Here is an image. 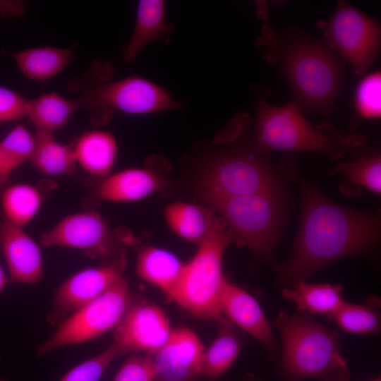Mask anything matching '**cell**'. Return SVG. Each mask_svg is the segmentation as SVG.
<instances>
[{"label":"cell","instance_id":"8992f818","mask_svg":"<svg viewBox=\"0 0 381 381\" xmlns=\"http://www.w3.org/2000/svg\"><path fill=\"white\" fill-rule=\"evenodd\" d=\"M271 152L252 144L217 154L199 179L201 198L210 205L228 198L282 187Z\"/></svg>","mask_w":381,"mask_h":381},{"label":"cell","instance_id":"4fadbf2b","mask_svg":"<svg viewBox=\"0 0 381 381\" xmlns=\"http://www.w3.org/2000/svg\"><path fill=\"white\" fill-rule=\"evenodd\" d=\"M173 330L169 318L159 306L133 300L114 329L113 342L125 354H150L167 342Z\"/></svg>","mask_w":381,"mask_h":381},{"label":"cell","instance_id":"e575fe53","mask_svg":"<svg viewBox=\"0 0 381 381\" xmlns=\"http://www.w3.org/2000/svg\"><path fill=\"white\" fill-rule=\"evenodd\" d=\"M8 282V277H7L5 271L0 265V292L4 290Z\"/></svg>","mask_w":381,"mask_h":381},{"label":"cell","instance_id":"5b68a950","mask_svg":"<svg viewBox=\"0 0 381 381\" xmlns=\"http://www.w3.org/2000/svg\"><path fill=\"white\" fill-rule=\"evenodd\" d=\"M236 241L232 230L217 217L208 236L184 264L169 298L195 317L216 320L221 317V296L227 280L223 273V258L227 247Z\"/></svg>","mask_w":381,"mask_h":381},{"label":"cell","instance_id":"ac0fdd59","mask_svg":"<svg viewBox=\"0 0 381 381\" xmlns=\"http://www.w3.org/2000/svg\"><path fill=\"white\" fill-rule=\"evenodd\" d=\"M171 33V27L166 18L164 1H140L132 34L123 52V62L133 61L142 50L152 42L162 40L167 41Z\"/></svg>","mask_w":381,"mask_h":381},{"label":"cell","instance_id":"74e56055","mask_svg":"<svg viewBox=\"0 0 381 381\" xmlns=\"http://www.w3.org/2000/svg\"><path fill=\"white\" fill-rule=\"evenodd\" d=\"M0 381H4V380H0Z\"/></svg>","mask_w":381,"mask_h":381},{"label":"cell","instance_id":"ffe728a7","mask_svg":"<svg viewBox=\"0 0 381 381\" xmlns=\"http://www.w3.org/2000/svg\"><path fill=\"white\" fill-rule=\"evenodd\" d=\"M184 264L166 249L146 246L138 253L135 272L141 279L159 288L170 297L179 281Z\"/></svg>","mask_w":381,"mask_h":381},{"label":"cell","instance_id":"7402d4cb","mask_svg":"<svg viewBox=\"0 0 381 381\" xmlns=\"http://www.w3.org/2000/svg\"><path fill=\"white\" fill-rule=\"evenodd\" d=\"M78 109L76 99H69L56 92H47L28 99L26 117L33 123L36 137L53 136Z\"/></svg>","mask_w":381,"mask_h":381},{"label":"cell","instance_id":"2e32d148","mask_svg":"<svg viewBox=\"0 0 381 381\" xmlns=\"http://www.w3.org/2000/svg\"><path fill=\"white\" fill-rule=\"evenodd\" d=\"M221 315L241 328L271 354L277 350L271 326L260 305L249 292L226 280L220 300Z\"/></svg>","mask_w":381,"mask_h":381},{"label":"cell","instance_id":"4316f807","mask_svg":"<svg viewBox=\"0 0 381 381\" xmlns=\"http://www.w3.org/2000/svg\"><path fill=\"white\" fill-rule=\"evenodd\" d=\"M0 203L5 221L23 228L38 213L42 204V195L32 185L15 183L4 188Z\"/></svg>","mask_w":381,"mask_h":381},{"label":"cell","instance_id":"d4e9b609","mask_svg":"<svg viewBox=\"0 0 381 381\" xmlns=\"http://www.w3.org/2000/svg\"><path fill=\"white\" fill-rule=\"evenodd\" d=\"M218 321V334L207 350L202 363V374L209 379L224 375L236 360L241 349V341L234 327L222 316Z\"/></svg>","mask_w":381,"mask_h":381},{"label":"cell","instance_id":"8d00e7d4","mask_svg":"<svg viewBox=\"0 0 381 381\" xmlns=\"http://www.w3.org/2000/svg\"><path fill=\"white\" fill-rule=\"evenodd\" d=\"M371 381H380V378H377V379H375V380H371Z\"/></svg>","mask_w":381,"mask_h":381},{"label":"cell","instance_id":"52a82bcc","mask_svg":"<svg viewBox=\"0 0 381 381\" xmlns=\"http://www.w3.org/2000/svg\"><path fill=\"white\" fill-rule=\"evenodd\" d=\"M282 187L210 204L237 238L256 255L272 260L286 214Z\"/></svg>","mask_w":381,"mask_h":381},{"label":"cell","instance_id":"6da1fadb","mask_svg":"<svg viewBox=\"0 0 381 381\" xmlns=\"http://www.w3.org/2000/svg\"><path fill=\"white\" fill-rule=\"evenodd\" d=\"M300 224L291 255L277 267L284 287L308 282L318 271L340 259L366 254L378 243L380 216L342 206L315 184L298 181Z\"/></svg>","mask_w":381,"mask_h":381},{"label":"cell","instance_id":"3957f363","mask_svg":"<svg viewBox=\"0 0 381 381\" xmlns=\"http://www.w3.org/2000/svg\"><path fill=\"white\" fill-rule=\"evenodd\" d=\"M255 107L254 138L270 152H315L337 159L367 143L364 135H345L329 123L310 124L294 101L278 107L259 95Z\"/></svg>","mask_w":381,"mask_h":381},{"label":"cell","instance_id":"f1b7e54d","mask_svg":"<svg viewBox=\"0 0 381 381\" xmlns=\"http://www.w3.org/2000/svg\"><path fill=\"white\" fill-rule=\"evenodd\" d=\"M36 138L37 146L30 161L39 171L47 176L74 173L77 164L73 147L56 142L54 136Z\"/></svg>","mask_w":381,"mask_h":381},{"label":"cell","instance_id":"9c48e42d","mask_svg":"<svg viewBox=\"0 0 381 381\" xmlns=\"http://www.w3.org/2000/svg\"><path fill=\"white\" fill-rule=\"evenodd\" d=\"M133 300L123 277L100 296L60 323L54 334L37 347V354L42 356L57 349L85 343L115 329Z\"/></svg>","mask_w":381,"mask_h":381},{"label":"cell","instance_id":"1f68e13d","mask_svg":"<svg viewBox=\"0 0 381 381\" xmlns=\"http://www.w3.org/2000/svg\"><path fill=\"white\" fill-rule=\"evenodd\" d=\"M381 73L375 71L358 84L355 92V110L361 119H377L381 115Z\"/></svg>","mask_w":381,"mask_h":381},{"label":"cell","instance_id":"7c38bea8","mask_svg":"<svg viewBox=\"0 0 381 381\" xmlns=\"http://www.w3.org/2000/svg\"><path fill=\"white\" fill-rule=\"evenodd\" d=\"M125 265L123 254L69 277L55 291L48 322L57 327L72 313L100 296L124 277Z\"/></svg>","mask_w":381,"mask_h":381},{"label":"cell","instance_id":"484cf974","mask_svg":"<svg viewBox=\"0 0 381 381\" xmlns=\"http://www.w3.org/2000/svg\"><path fill=\"white\" fill-rule=\"evenodd\" d=\"M354 156L346 162L339 163L333 172L341 174L346 183L353 184L376 194L381 192V157L377 146L367 143L351 152Z\"/></svg>","mask_w":381,"mask_h":381},{"label":"cell","instance_id":"44dd1931","mask_svg":"<svg viewBox=\"0 0 381 381\" xmlns=\"http://www.w3.org/2000/svg\"><path fill=\"white\" fill-rule=\"evenodd\" d=\"M339 284H309L301 282L284 287L282 296L292 301L298 312L312 315H325L330 320L346 301Z\"/></svg>","mask_w":381,"mask_h":381},{"label":"cell","instance_id":"277c9868","mask_svg":"<svg viewBox=\"0 0 381 381\" xmlns=\"http://www.w3.org/2000/svg\"><path fill=\"white\" fill-rule=\"evenodd\" d=\"M282 340L281 366L291 379L348 381L346 359L341 353L340 334L312 316L281 311L273 322Z\"/></svg>","mask_w":381,"mask_h":381},{"label":"cell","instance_id":"9a60e30c","mask_svg":"<svg viewBox=\"0 0 381 381\" xmlns=\"http://www.w3.org/2000/svg\"><path fill=\"white\" fill-rule=\"evenodd\" d=\"M0 249L4 257L9 282L34 284L44 273L39 245L23 229L4 221L0 225Z\"/></svg>","mask_w":381,"mask_h":381},{"label":"cell","instance_id":"d590c367","mask_svg":"<svg viewBox=\"0 0 381 381\" xmlns=\"http://www.w3.org/2000/svg\"><path fill=\"white\" fill-rule=\"evenodd\" d=\"M6 178L7 176L5 173L3 155L0 147V182L4 181L6 179Z\"/></svg>","mask_w":381,"mask_h":381},{"label":"cell","instance_id":"7a4b0ae2","mask_svg":"<svg viewBox=\"0 0 381 381\" xmlns=\"http://www.w3.org/2000/svg\"><path fill=\"white\" fill-rule=\"evenodd\" d=\"M255 46L266 62L279 66L303 113L327 116L339 111L344 61L324 40L295 28L276 32L266 23Z\"/></svg>","mask_w":381,"mask_h":381},{"label":"cell","instance_id":"30bf717a","mask_svg":"<svg viewBox=\"0 0 381 381\" xmlns=\"http://www.w3.org/2000/svg\"><path fill=\"white\" fill-rule=\"evenodd\" d=\"M317 26L325 43L351 66L354 74L363 76L374 64L381 47V25L346 1H338L328 21Z\"/></svg>","mask_w":381,"mask_h":381},{"label":"cell","instance_id":"cb8c5ba5","mask_svg":"<svg viewBox=\"0 0 381 381\" xmlns=\"http://www.w3.org/2000/svg\"><path fill=\"white\" fill-rule=\"evenodd\" d=\"M20 71L28 78L44 81L62 71L73 61L71 49L55 47H37L14 54Z\"/></svg>","mask_w":381,"mask_h":381},{"label":"cell","instance_id":"83f0119b","mask_svg":"<svg viewBox=\"0 0 381 381\" xmlns=\"http://www.w3.org/2000/svg\"><path fill=\"white\" fill-rule=\"evenodd\" d=\"M380 306V298L375 295L370 296L363 303L345 301L330 320L347 333L377 334L381 325Z\"/></svg>","mask_w":381,"mask_h":381},{"label":"cell","instance_id":"d6986e66","mask_svg":"<svg viewBox=\"0 0 381 381\" xmlns=\"http://www.w3.org/2000/svg\"><path fill=\"white\" fill-rule=\"evenodd\" d=\"M73 151L77 164L90 175L103 179L111 174L118 144L110 132L93 130L78 138Z\"/></svg>","mask_w":381,"mask_h":381},{"label":"cell","instance_id":"8fae6325","mask_svg":"<svg viewBox=\"0 0 381 381\" xmlns=\"http://www.w3.org/2000/svg\"><path fill=\"white\" fill-rule=\"evenodd\" d=\"M44 247L82 250L92 258L111 260L123 255L104 217L95 211L68 214L41 236Z\"/></svg>","mask_w":381,"mask_h":381},{"label":"cell","instance_id":"603a6c76","mask_svg":"<svg viewBox=\"0 0 381 381\" xmlns=\"http://www.w3.org/2000/svg\"><path fill=\"white\" fill-rule=\"evenodd\" d=\"M164 214L174 234L197 245L208 236L217 218L201 206L182 201L168 205Z\"/></svg>","mask_w":381,"mask_h":381},{"label":"cell","instance_id":"836d02e7","mask_svg":"<svg viewBox=\"0 0 381 381\" xmlns=\"http://www.w3.org/2000/svg\"><path fill=\"white\" fill-rule=\"evenodd\" d=\"M28 99L18 92L0 85V122L26 117Z\"/></svg>","mask_w":381,"mask_h":381},{"label":"cell","instance_id":"d6a6232c","mask_svg":"<svg viewBox=\"0 0 381 381\" xmlns=\"http://www.w3.org/2000/svg\"><path fill=\"white\" fill-rule=\"evenodd\" d=\"M155 369L149 354L131 353L113 381H155Z\"/></svg>","mask_w":381,"mask_h":381},{"label":"cell","instance_id":"f546056e","mask_svg":"<svg viewBox=\"0 0 381 381\" xmlns=\"http://www.w3.org/2000/svg\"><path fill=\"white\" fill-rule=\"evenodd\" d=\"M37 143L36 136L21 124L15 126L0 141L7 177L24 162L30 160Z\"/></svg>","mask_w":381,"mask_h":381},{"label":"cell","instance_id":"5bb4252c","mask_svg":"<svg viewBox=\"0 0 381 381\" xmlns=\"http://www.w3.org/2000/svg\"><path fill=\"white\" fill-rule=\"evenodd\" d=\"M205 350L193 331L174 329L167 342L149 354L155 369V381H200Z\"/></svg>","mask_w":381,"mask_h":381},{"label":"cell","instance_id":"4dcf8cb0","mask_svg":"<svg viewBox=\"0 0 381 381\" xmlns=\"http://www.w3.org/2000/svg\"><path fill=\"white\" fill-rule=\"evenodd\" d=\"M122 355L124 352L112 342L99 353L71 368L59 381H99L113 361Z\"/></svg>","mask_w":381,"mask_h":381},{"label":"cell","instance_id":"ba28073f","mask_svg":"<svg viewBox=\"0 0 381 381\" xmlns=\"http://www.w3.org/2000/svg\"><path fill=\"white\" fill-rule=\"evenodd\" d=\"M104 75L80 87L75 99L78 108L86 111L93 122L104 123L115 111L147 114L179 109L183 104L146 78L133 75L108 82Z\"/></svg>","mask_w":381,"mask_h":381},{"label":"cell","instance_id":"e0dca14e","mask_svg":"<svg viewBox=\"0 0 381 381\" xmlns=\"http://www.w3.org/2000/svg\"><path fill=\"white\" fill-rule=\"evenodd\" d=\"M164 186V179L147 168L126 169L111 174L99 184L97 193L104 201L131 202L143 200Z\"/></svg>","mask_w":381,"mask_h":381}]
</instances>
